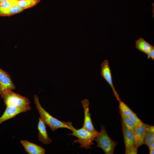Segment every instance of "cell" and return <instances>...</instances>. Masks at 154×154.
<instances>
[{
  "label": "cell",
  "instance_id": "cell-25",
  "mask_svg": "<svg viewBox=\"0 0 154 154\" xmlns=\"http://www.w3.org/2000/svg\"><path fill=\"white\" fill-rule=\"evenodd\" d=\"M3 0H0V3Z\"/></svg>",
  "mask_w": 154,
  "mask_h": 154
},
{
  "label": "cell",
  "instance_id": "cell-9",
  "mask_svg": "<svg viewBox=\"0 0 154 154\" xmlns=\"http://www.w3.org/2000/svg\"><path fill=\"white\" fill-rule=\"evenodd\" d=\"M81 103L83 106L84 113V120L82 127L92 132L97 131L95 129L91 120L89 109V102L87 99L82 100Z\"/></svg>",
  "mask_w": 154,
  "mask_h": 154
},
{
  "label": "cell",
  "instance_id": "cell-10",
  "mask_svg": "<svg viewBox=\"0 0 154 154\" xmlns=\"http://www.w3.org/2000/svg\"><path fill=\"white\" fill-rule=\"evenodd\" d=\"M149 125L143 123L141 126L135 127L133 133L135 145L138 148L143 144L144 138Z\"/></svg>",
  "mask_w": 154,
  "mask_h": 154
},
{
  "label": "cell",
  "instance_id": "cell-15",
  "mask_svg": "<svg viewBox=\"0 0 154 154\" xmlns=\"http://www.w3.org/2000/svg\"><path fill=\"white\" fill-rule=\"evenodd\" d=\"M40 0H17V5L23 10L36 6Z\"/></svg>",
  "mask_w": 154,
  "mask_h": 154
},
{
  "label": "cell",
  "instance_id": "cell-3",
  "mask_svg": "<svg viewBox=\"0 0 154 154\" xmlns=\"http://www.w3.org/2000/svg\"><path fill=\"white\" fill-rule=\"evenodd\" d=\"M99 135L94 140L97 143L96 147L101 148L106 154H113L118 142L112 140L108 135L106 129L102 125Z\"/></svg>",
  "mask_w": 154,
  "mask_h": 154
},
{
  "label": "cell",
  "instance_id": "cell-18",
  "mask_svg": "<svg viewBox=\"0 0 154 154\" xmlns=\"http://www.w3.org/2000/svg\"><path fill=\"white\" fill-rule=\"evenodd\" d=\"M17 0H3L0 3V8H7L17 5Z\"/></svg>",
  "mask_w": 154,
  "mask_h": 154
},
{
  "label": "cell",
  "instance_id": "cell-2",
  "mask_svg": "<svg viewBox=\"0 0 154 154\" xmlns=\"http://www.w3.org/2000/svg\"><path fill=\"white\" fill-rule=\"evenodd\" d=\"M72 131V133L68 134V135H72L78 138V139L73 140V143H79L81 148L86 149L91 148L92 146L94 144L93 141L100 133V132L98 131L96 132L90 131L82 127L79 129H76Z\"/></svg>",
  "mask_w": 154,
  "mask_h": 154
},
{
  "label": "cell",
  "instance_id": "cell-22",
  "mask_svg": "<svg viewBox=\"0 0 154 154\" xmlns=\"http://www.w3.org/2000/svg\"><path fill=\"white\" fill-rule=\"evenodd\" d=\"M138 147L135 145L129 151L128 154H137Z\"/></svg>",
  "mask_w": 154,
  "mask_h": 154
},
{
  "label": "cell",
  "instance_id": "cell-4",
  "mask_svg": "<svg viewBox=\"0 0 154 154\" xmlns=\"http://www.w3.org/2000/svg\"><path fill=\"white\" fill-rule=\"evenodd\" d=\"M0 95L6 106L24 108L30 106V102L28 99L12 90L3 92Z\"/></svg>",
  "mask_w": 154,
  "mask_h": 154
},
{
  "label": "cell",
  "instance_id": "cell-11",
  "mask_svg": "<svg viewBox=\"0 0 154 154\" xmlns=\"http://www.w3.org/2000/svg\"><path fill=\"white\" fill-rule=\"evenodd\" d=\"M20 143L25 151L29 154H45L46 151L42 147L26 140H21Z\"/></svg>",
  "mask_w": 154,
  "mask_h": 154
},
{
  "label": "cell",
  "instance_id": "cell-24",
  "mask_svg": "<svg viewBox=\"0 0 154 154\" xmlns=\"http://www.w3.org/2000/svg\"><path fill=\"white\" fill-rule=\"evenodd\" d=\"M149 150L150 154H154V149H149Z\"/></svg>",
  "mask_w": 154,
  "mask_h": 154
},
{
  "label": "cell",
  "instance_id": "cell-1",
  "mask_svg": "<svg viewBox=\"0 0 154 154\" xmlns=\"http://www.w3.org/2000/svg\"><path fill=\"white\" fill-rule=\"evenodd\" d=\"M34 98V102L40 117L52 131H54L60 128H66L72 131L76 129L72 125V122L60 121L50 115L42 106L37 95H35Z\"/></svg>",
  "mask_w": 154,
  "mask_h": 154
},
{
  "label": "cell",
  "instance_id": "cell-14",
  "mask_svg": "<svg viewBox=\"0 0 154 154\" xmlns=\"http://www.w3.org/2000/svg\"><path fill=\"white\" fill-rule=\"evenodd\" d=\"M23 10L17 5L7 8H0V17H10L22 12Z\"/></svg>",
  "mask_w": 154,
  "mask_h": 154
},
{
  "label": "cell",
  "instance_id": "cell-8",
  "mask_svg": "<svg viewBox=\"0 0 154 154\" xmlns=\"http://www.w3.org/2000/svg\"><path fill=\"white\" fill-rule=\"evenodd\" d=\"M123 136L125 147V154H128L130 150L135 145L133 133L128 129L121 120Z\"/></svg>",
  "mask_w": 154,
  "mask_h": 154
},
{
  "label": "cell",
  "instance_id": "cell-17",
  "mask_svg": "<svg viewBox=\"0 0 154 154\" xmlns=\"http://www.w3.org/2000/svg\"><path fill=\"white\" fill-rule=\"evenodd\" d=\"M119 102V111L124 115L129 117L133 112L121 100Z\"/></svg>",
  "mask_w": 154,
  "mask_h": 154
},
{
  "label": "cell",
  "instance_id": "cell-7",
  "mask_svg": "<svg viewBox=\"0 0 154 154\" xmlns=\"http://www.w3.org/2000/svg\"><path fill=\"white\" fill-rule=\"evenodd\" d=\"M15 89L10 74L0 68V94L3 92Z\"/></svg>",
  "mask_w": 154,
  "mask_h": 154
},
{
  "label": "cell",
  "instance_id": "cell-6",
  "mask_svg": "<svg viewBox=\"0 0 154 154\" xmlns=\"http://www.w3.org/2000/svg\"><path fill=\"white\" fill-rule=\"evenodd\" d=\"M101 74L111 86L114 96L119 101L121 100L113 85L111 72L108 61L105 60L101 64Z\"/></svg>",
  "mask_w": 154,
  "mask_h": 154
},
{
  "label": "cell",
  "instance_id": "cell-5",
  "mask_svg": "<svg viewBox=\"0 0 154 154\" xmlns=\"http://www.w3.org/2000/svg\"><path fill=\"white\" fill-rule=\"evenodd\" d=\"M31 109V107L30 106L24 108L6 106L5 111L0 117V124L5 121L13 118L21 113L26 112Z\"/></svg>",
  "mask_w": 154,
  "mask_h": 154
},
{
  "label": "cell",
  "instance_id": "cell-19",
  "mask_svg": "<svg viewBox=\"0 0 154 154\" xmlns=\"http://www.w3.org/2000/svg\"><path fill=\"white\" fill-rule=\"evenodd\" d=\"M135 127L142 125L144 123L138 118L136 114L133 112L129 116Z\"/></svg>",
  "mask_w": 154,
  "mask_h": 154
},
{
  "label": "cell",
  "instance_id": "cell-20",
  "mask_svg": "<svg viewBox=\"0 0 154 154\" xmlns=\"http://www.w3.org/2000/svg\"><path fill=\"white\" fill-rule=\"evenodd\" d=\"M154 133L148 131L145 136L143 144L147 145L149 144L154 142Z\"/></svg>",
  "mask_w": 154,
  "mask_h": 154
},
{
  "label": "cell",
  "instance_id": "cell-23",
  "mask_svg": "<svg viewBox=\"0 0 154 154\" xmlns=\"http://www.w3.org/2000/svg\"><path fill=\"white\" fill-rule=\"evenodd\" d=\"M149 149H154V142H152L147 145Z\"/></svg>",
  "mask_w": 154,
  "mask_h": 154
},
{
  "label": "cell",
  "instance_id": "cell-13",
  "mask_svg": "<svg viewBox=\"0 0 154 154\" xmlns=\"http://www.w3.org/2000/svg\"><path fill=\"white\" fill-rule=\"evenodd\" d=\"M135 48L146 55L152 49L154 46L141 37L135 40Z\"/></svg>",
  "mask_w": 154,
  "mask_h": 154
},
{
  "label": "cell",
  "instance_id": "cell-21",
  "mask_svg": "<svg viewBox=\"0 0 154 154\" xmlns=\"http://www.w3.org/2000/svg\"><path fill=\"white\" fill-rule=\"evenodd\" d=\"M148 59L151 58L153 61L154 60V49L152 50L147 54Z\"/></svg>",
  "mask_w": 154,
  "mask_h": 154
},
{
  "label": "cell",
  "instance_id": "cell-12",
  "mask_svg": "<svg viewBox=\"0 0 154 154\" xmlns=\"http://www.w3.org/2000/svg\"><path fill=\"white\" fill-rule=\"evenodd\" d=\"M37 125L38 130V138L39 141L45 144H48L52 142V139L49 137L46 131L45 123L40 117Z\"/></svg>",
  "mask_w": 154,
  "mask_h": 154
},
{
  "label": "cell",
  "instance_id": "cell-16",
  "mask_svg": "<svg viewBox=\"0 0 154 154\" xmlns=\"http://www.w3.org/2000/svg\"><path fill=\"white\" fill-rule=\"evenodd\" d=\"M119 112L121 117V120L123 123L128 129L133 133L135 126L129 117L123 115L119 111Z\"/></svg>",
  "mask_w": 154,
  "mask_h": 154
}]
</instances>
